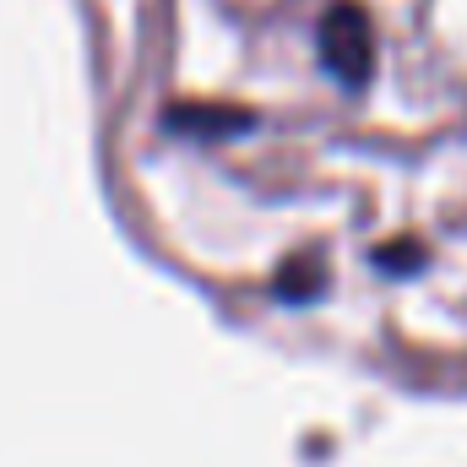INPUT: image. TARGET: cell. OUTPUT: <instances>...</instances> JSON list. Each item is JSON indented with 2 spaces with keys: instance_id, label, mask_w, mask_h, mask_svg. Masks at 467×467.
Returning a JSON list of instances; mask_svg holds the SVG:
<instances>
[{
  "instance_id": "1",
  "label": "cell",
  "mask_w": 467,
  "mask_h": 467,
  "mask_svg": "<svg viewBox=\"0 0 467 467\" xmlns=\"http://www.w3.org/2000/svg\"><path fill=\"white\" fill-rule=\"evenodd\" d=\"M316 44H321V66H327L343 88H364V82H369V66H375V33H369V16H364L358 5L337 0V5L321 16Z\"/></svg>"
},
{
  "instance_id": "2",
  "label": "cell",
  "mask_w": 467,
  "mask_h": 467,
  "mask_svg": "<svg viewBox=\"0 0 467 467\" xmlns=\"http://www.w3.org/2000/svg\"><path fill=\"white\" fill-rule=\"evenodd\" d=\"M375 261L391 266V272H413V266H424V250H419V244H397V250H380Z\"/></svg>"
}]
</instances>
